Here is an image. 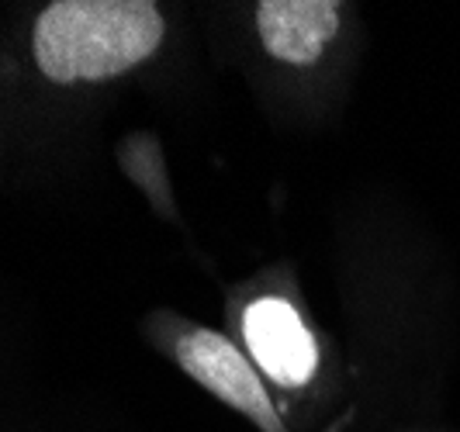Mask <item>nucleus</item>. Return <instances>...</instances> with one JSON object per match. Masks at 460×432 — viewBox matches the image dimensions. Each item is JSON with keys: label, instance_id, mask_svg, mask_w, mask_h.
Wrapping results in <instances>:
<instances>
[{"label": "nucleus", "instance_id": "f257e3e1", "mask_svg": "<svg viewBox=\"0 0 460 432\" xmlns=\"http://www.w3.org/2000/svg\"><path fill=\"white\" fill-rule=\"evenodd\" d=\"M163 42V14L149 0H56L35 22V63L56 84L111 80Z\"/></svg>", "mask_w": 460, "mask_h": 432}, {"label": "nucleus", "instance_id": "f03ea898", "mask_svg": "<svg viewBox=\"0 0 460 432\" xmlns=\"http://www.w3.org/2000/svg\"><path fill=\"white\" fill-rule=\"evenodd\" d=\"M177 360L198 384H205L226 405L239 409L263 432H288L280 426V415H277L260 374L226 336H218L211 329H194L190 336L177 342Z\"/></svg>", "mask_w": 460, "mask_h": 432}, {"label": "nucleus", "instance_id": "7ed1b4c3", "mask_svg": "<svg viewBox=\"0 0 460 432\" xmlns=\"http://www.w3.org/2000/svg\"><path fill=\"white\" fill-rule=\"evenodd\" d=\"M243 332L253 349L256 364L263 366L277 384L301 387L312 381L319 349L308 329L301 325L298 312L280 297H260L246 308Z\"/></svg>", "mask_w": 460, "mask_h": 432}, {"label": "nucleus", "instance_id": "20e7f679", "mask_svg": "<svg viewBox=\"0 0 460 432\" xmlns=\"http://www.w3.org/2000/svg\"><path fill=\"white\" fill-rule=\"evenodd\" d=\"M256 28L267 52L291 63L308 66L323 56L340 28V4L332 0H263L256 4Z\"/></svg>", "mask_w": 460, "mask_h": 432}]
</instances>
